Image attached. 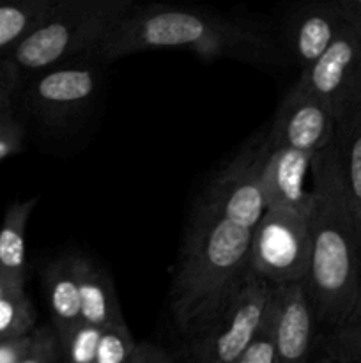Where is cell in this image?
<instances>
[{"label": "cell", "instance_id": "cell-12", "mask_svg": "<svg viewBox=\"0 0 361 363\" xmlns=\"http://www.w3.org/2000/svg\"><path fill=\"white\" fill-rule=\"evenodd\" d=\"M345 28L336 0L308 2L287 13L283 32L290 57L301 71L321 59Z\"/></svg>", "mask_w": 361, "mask_h": 363}, {"label": "cell", "instance_id": "cell-18", "mask_svg": "<svg viewBox=\"0 0 361 363\" xmlns=\"http://www.w3.org/2000/svg\"><path fill=\"white\" fill-rule=\"evenodd\" d=\"M57 0H28L0 6V48L16 46L27 38L46 16Z\"/></svg>", "mask_w": 361, "mask_h": 363}, {"label": "cell", "instance_id": "cell-24", "mask_svg": "<svg viewBox=\"0 0 361 363\" xmlns=\"http://www.w3.org/2000/svg\"><path fill=\"white\" fill-rule=\"evenodd\" d=\"M60 353V344L53 330L41 328L34 332L30 350L25 353L20 363H55Z\"/></svg>", "mask_w": 361, "mask_h": 363}, {"label": "cell", "instance_id": "cell-2", "mask_svg": "<svg viewBox=\"0 0 361 363\" xmlns=\"http://www.w3.org/2000/svg\"><path fill=\"white\" fill-rule=\"evenodd\" d=\"M253 230L222 218L198 199L172 287L177 328L200 335L223 314L250 273Z\"/></svg>", "mask_w": 361, "mask_h": 363}, {"label": "cell", "instance_id": "cell-28", "mask_svg": "<svg viewBox=\"0 0 361 363\" xmlns=\"http://www.w3.org/2000/svg\"><path fill=\"white\" fill-rule=\"evenodd\" d=\"M142 363H173L161 347L151 342H144V362Z\"/></svg>", "mask_w": 361, "mask_h": 363}, {"label": "cell", "instance_id": "cell-17", "mask_svg": "<svg viewBox=\"0 0 361 363\" xmlns=\"http://www.w3.org/2000/svg\"><path fill=\"white\" fill-rule=\"evenodd\" d=\"M38 199L11 206L0 229V282L25 289V227Z\"/></svg>", "mask_w": 361, "mask_h": 363}, {"label": "cell", "instance_id": "cell-6", "mask_svg": "<svg viewBox=\"0 0 361 363\" xmlns=\"http://www.w3.org/2000/svg\"><path fill=\"white\" fill-rule=\"evenodd\" d=\"M275 286L248 273L223 314L193 344L195 363H237L264 326Z\"/></svg>", "mask_w": 361, "mask_h": 363}, {"label": "cell", "instance_id": "cell-11", "mask_svg": "<svg viewBox=\"0 0 361 363\" xmlns=\"http://www.w3.org/2000/svg\"><path fill=\"white\" fill-rule=\"evenodd\" d=\"M98 89V71L92 64L53 67L32 87V101L50 124H67L92 99Z\"/></svg>", "mask_w": 361, "mask_h": 363}, {"label": "cell", "instance_id": "cell-25", "mask_svg": "<svg viewBox=\"0 0 361 363\" xmlns=\"http://www.w3.org/2000/svg\"><path fill=\"white\" fill-rule=\"evenodd\" d=\"M32 340H34V333L0 344V363H20L25 353L30 350Z\"/></svg>", "mask_w": 361, "mask_h": 363}, {"label": "cell", "instance_id": "cell-32", "mask_svg": "<svg viewBox=\"0 0 361 363\" xmlns=\"http://www.w3.org/2000/svg\"><path fill=\"white\" fill-rule=\"evenodd\" d=\"M314 363H335V362H331V360H329V358L322 357V354H321V357H319V358H315Z\"/></svg>", "mask_w": 361, "mask_h": 363}, {"label": "cell", "instance_id": "cell-23", "mask_svg": "<svg viewBox=\"0 0 361 363\" xmlns=\"http://www.w3.org/2000/svg\"><path fill=\"white\" fill-rule=\"evenodd\" d=\"M275 308H273L271 301V308H269L264 326L237 363H275Z\"/></svg>", "mask_w": 361, "mask_h": 363}, {"label": "cell", "instance_id": "cell-26", "mask_svg": "<svg viewBox=\"0 0 361 363\" xmlns=\"http://www.w3.org/2000/svg\"><path fill=\"white\" fill-rule=\"evenodd\" d=\"M336 7L347 27L361 39V0H336Z\"/></svg>", "mask_w": 361, "mask_h": 363}, {"label": "cell", "instance_id": "cell-30", "mask_svg": "<svg viewBox=\"0 0 361 363\" xmlns=\"http://www.w3.org/2000/svg\"><path fill=\"white\" fill-rule=\"evenodd\" d=\"M144 362V342H140L137 346V351H134V354L131 357V360L127 363H142Z\"/></svg>", "mask_w": 361, "mask_h": 363}, {"label": "cell", "instance_id": "cell-13", "mask_svg": "<svg viewBox=\"0 0 361 363\" xmlns=\"http://www.w3.org/2000/svg\"><path fill=\"white\" fill-rule=\"evenodd\" d=\"M314 155L276 149L269 151L262 170V191L264 206L268 209H296V211H314V194L308 190L306 176L311 169Z\"/></svg>", "mask_w": 361, "mask_h": 363}, {"label": "cell", "instance_id": "cell-7", "mask_svg": "<svg viewBox=\"0 0 361 363\" xmlns=\"http://www.w3.org/2000/svg\"><path fill=\"white\" fill-rule=\"evenodd\" d=\"M269 155L265 135L251 140L205 188L200 201L222 218L253 230L265 213L262 170Z\"/></svg>", "mask_w": 361, "mask_h": 363}, {"label": "cell", "instance_id": "cell-27", "mask_svg": "<svg viewBox=\"0 0 361 363\" xmlns=\"http://www.w3.org/2000/svg\"><path fill=\"white\" fill-rule=\"evenodd\" d=\"M20 149V131L11 123H0V160Z\"/></svg>", "mask_w": 361, "mask_h": 363}, {"label": "cell", "instance_id": "cell-1", "mask_svg": "<svg viewBox=\"0 0 361 363\" xmlns=\"http://www.w3.org/2000/svg\"><path fill=\"white\" fill-rule=\"evenodd\" d=\"M151 50H190L205 59L264 66L280 59L278 46L257 21L172 4H134L88 59L113 62Z\"/></svg>", "mask_w": 361, "mask_h": 363}, {"label": "cell", "instance_id": "cell-22", "mask_svg": "<svg viewBox=\"0 0 361 363\" xmlns=\"http://www.w3.org/2000/svg\"><path fill=\"white\" fill-rule=\"evenodd\" d=\"M101 330L98 326L80 323L71 335L60 342V353L66 358V363H94Z\"/></svg>", "mask_w": 361, "mask_h": 363}, {"label": "cell", "instance_id": "cell-21", "mask_svg": "<svg viewBox=\"0 0 361 363\" xmlns=\"http://www.w3.org/2000/svg\"><path fill=\"white\" fill-rule=\"evenodd\" d=\"M137 346L126 321L112 323L101 330L94 363H127L137 351Z\"/></svg>", "mask_w": 361, "mask_h": 363}, {"label": "cell", "instance_id": "cell-19", "mask_svg": "<svg viewBox=\"0 0 361 363\" xmlns=\"http://www.w3.org/2000/svg\"><path fill=\"white\" fill-rule=\"evenodd\" d=\"M34 311L25 296V289L0 282V344L30 335Z\"/></svg>", "mask_w": 361, "mask_h": 363}, {"label": "cell", "instance_id": "cell-20", "mask_svg": "<svg viewBox=\"0 0 361 363\" xmlns=\"http://www.w3.org/2000/svg\"><path fill=\"white\" fill-rule=\"evenodd\" d=\"M321 354L335 363H361V319L329 330L321 339Z\"/></svg>", "mask_w": 361, "mask_h": 363}, {"label": "cell", "instance_id": "cell-10", "mask_svg": "<svg viewBox=\"0 0 361 363\" xmlns=\"http://www.w3.org/2000/svg\"><path fill=\"white\" fill-rule=\"evenodd\" d=\"M275 363H314L317 321L304 282L275 287Z\"/></svg>", "mask_w": 361, "mask_h": 363}, {"label": "cell", "instance_id": "cell-14", "mask_svg": "<svg viewBox=\"0 0 361 363\" xmlns=\"http://www.w3.org/2000/svg\"><path fill=\"white\" fill-rule=\"evenodd\" d=\"M326 151L361 233V108L336 123L335 135Z\"/></svg>", "mask_w": 361, "mask_h": 363}, {"label": "cell", "instance_id": "cell-8", "mask_svg": "<svg viewBox=\"0 0 361 363\" xmlns=\"http://www.w3.org/2000/svg\"><path fill=\"white\" fill-rule=\"evenodd\" d=\"M294 85L324 101L336 121L361 108V39L345 25L328 52L301 71Z\"/></svg>", "mask_w": 361, "mask_h": 363}, {"label": "cell", "instance_id": "cell-31", "mask_svg": "<svg viewBox=\"0 0 361 363\" xmlns=\"http://www.w3.org/2000/svg\"><path fill=\"white\" fill-rule=\"evenodd\" d=\"M11 89V80L6 78V80H0V92H9Z\"/></svg>", "mask_w": 361, "mask_h": 363}, {"label": "cell", "instance_id": "cell-5", "mask_svg": "<svg viewBox=\"0 0 361 363\" xmlns=\"http://www.w3.org/2000/svg\"><path fill=\"white\" fill-rule=\"evenodd\" d=\"M311 213L287 208L264 213L251 236V275L275 287L306 280L311 259Z\"/></svg>", "mask_w": 361, "mask_h": 363}, {"label": "cell", "instance_id": "cell-4", "mask_svg": "<svg viewBox=\"0 0 361 363\" xmlns=\"http://www.w3.org/2000/svg\"><path fill=\"white\" fill-rule=\"evenodd\" d=\"M133 7L131 0H57L48 16L14 46V62L28 71H48L73 57L88 59Z\"/></svg>", "mask_w": 361, "mask_h": 363}, {"label": "cell", "instance_id": "cell-29", "mask_svg": "<svg viewBox=\"0 0 361 363\" xmlns=\"http://www.w3.org/2000/svg\"><path fill=\"white\" fill-rule=\"evenodd\" d=\"M354 319H361V264H360V279H357V291H356V300H354L353 314H350L349 321Z\"/></svg>", "mask_w": 361, "mask_h": 363}, {"label": "cell", "instance_id": "cell-9", "mask_svg": "<svg viewBox=\"0 0 361 363\" xmlns=\"http://www.w3.org/2000/svg\"><path fill=\"white\" fill-rule=\"evenodd\" d=\"M336 123L335 113L324 101L292 85L265 133L268 147L269 151L292 149L315 156L333 140Z\"/></svg>", "mask_w": 361, "mask_h": 363}, {"label": "cell", "instance_id": "cell-3", "mask_svg": "<svg viewBox=\"0 0 361 363\" xmlns=\"http://www.w3.org/2000/svg\"><path fill=\"white\" fill-rule=\"evenodd\" d=\"M311 259L304 280L317 326L335 330L350 319L361 264V233L328 151L311 162Z\"/></svg>", "mask_w": 361, "mask_h": 363}, {"label": "cell", "instance_id": "cell-15", "mask_svg": "<svg viewBox=\"0 0 361 363\" xmlns=\"http://www.w3.org/2000/svg\"><path fill=\"white\" fill-rule=\"evenodd\" d=\"M76 279L80 286V318L81 323L98 328L112 323L126 321L120 305L117 301L112 279L105 269L99 268L92 259L85 255H74Z\"/></svg>", "mask_w": 361, "mask_h": 363}, {"label": "cell", "instance_id": "cell-16", "mask_svg": "<svg viewBox=\"0 0 361 363\" xmlns=\"http://www.w3.org/2000/svg\"><path fill=\"white\" fill-rule=\"evenodd\" d=\"M46 296L59 344L81 323L80 286L76 279L74 254L62 255L48 266L45 277Z\"/></svg>", "mask_w": 361, "mask_h": 363}]
</instances>
